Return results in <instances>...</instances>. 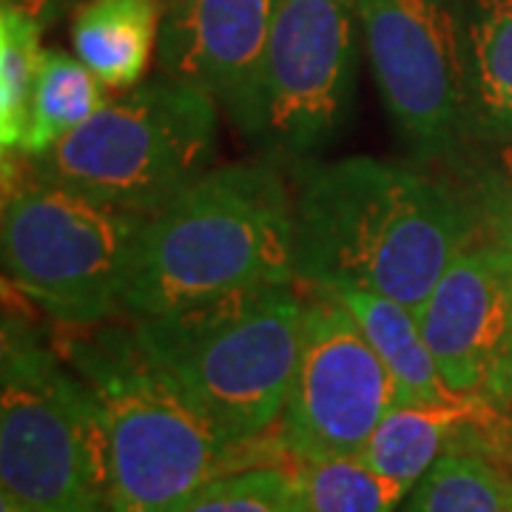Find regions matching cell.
<instances>
[{
    "instance_id": "obj_10",
    "label": "cell",
    "mask_w": 512,
    "mask_h": 512,
    "mask_svg": "<svg viewBox=\"0 0 512 512\" xmlns=\"http://www.w3.org/2000/svg\"><path fill=\"white\" fill-rule=\"evenodd\" d=\"M359 0H279L262 80V137L308 154L342 128L353 94Z\"/></svg>"
},
{
    "instance_id": "obj_22",
    "label": "cell",
    "mask_w": 512,
    "mask_h": 512,
    "mask_svg": "<svg viewBox=\"0 0 512 512\" xmlns=\"http://www.w3.org/2000/svg\"><path fill=\"white\" fill-rule=\"evenodd\" d=\"M470 205L478 231L512 256V143L495 151L493 163L478 177Z\"/></svg>"
},
{
    "instance_id": "obj_2",
    "label": "cell",
    "mask_w": 512,
    "mask_h": 512,
    "mask_svg": "<svg viewBox=\"0 0 512 512\" xmlns=\"http://www.w3.org/2000/svg\"><path fill=\"white\" fill-rule=\"evenodd\" d=\"M57 342L94 390L109 433L106 512H183L205 484L239 467L288 461L279 439L239 447L157 365L126 325L66 328Z\"/></svg>"
},
{
    "instance_id": "obj_15",
    "label": "cell",
    "mask_w": 512,
    "mask_h": 512,
    "mask_svg": "<svg viewBox=\"0 0 512 512\" xmlns=\"http://www.w3.org/2000/svg\"><path fill=\"white\" fill-rule=\"evenodd\" d=\"M160 0H86L72 18V46L109 89L128 92L146 77L160 43Z\"/></svg>"
},
{
    "instance_id": "obj_25",
    "label": "cell",
    "mask_w": 512,
    "mask_h": 512,
    "mask_svg": "<svg viewBox=\"0 0 512 512\" xmlns=\"http://www.w3.org/2000/svg\"><path fill=\"white\" fill-rule=\"evenodd\" d=\"M498 470H501V467H498ZM501 476H504V493H507V501H510L512 507V476L510 473H504V470H501Z\"/></svg>"
},
{
    "instance_id": "obj_24",
    "label": "cell",
    "mask_w": 512,
    "mask_h": 512,
    "mask_svg": "<svg viewBox=\"0 0 512 512\" xmlns=\"http://www.w3.org/2000/svg\"><path fill=\"white\" fill-rule=\"evenodd\" d=\"M0 512H26L18 501H12L9 495H0Z\"/></svg>"
},
{
    "instance_id": "obj_12",
    "label": "cell",
    "mask_w": 512,
    "mask_h": 512,
    "mask_svg": "<svg viewBox=\"0 0 512 512\" xmlns=\"http://www.w3.org/2000/svg\"><path fill=\"white\" fill-rule=\"evenodd\" d=\"M276 9L279 0H174L160 26V72L208 94L248 134H262V80Z\"/></svg>"
},
{
    "instance_id": "obj_18",
    "label": "cell",
    "mask_w": 512,
    "mask_h": 512,
    "mask_svg": "<svg viewBox=\"0 0 512 512\" xmlns=\"http://www.w3.org/2000/svg\"><path fill=\"white\" fill-rule=\"evenodd\" d=\"M308 512H399L410 487L367 467L359 456L288 458Z\"/></svg>"
},
{
    "instance_id": "obj_5",
    "label": "cell",
    "mask_w": 512,
    "mask_h": 512,
    "mask_svg": "<svg viewBox=\"0 0 512 512\" xmlns=\"http://www.w3.org/2000/svg\"><path fill=\"white\" fill-rule=\"evenodd\" d=\"M0 484L26 512H106L109 433L94 390L35 333L3 330Z\"/></svg>"
},
{
    "instance_id": "obj_7",
    "label": "cell",
    "mask_w": 512,
    "mask_h": 512,
    "mask_svg": "<svg viewBox=\"0 0 512 512\" xmlns=\"http://www.w3.org/2000/svg\"><path fill=\"white\" fill-rule=\"evenodd\" d=\"M3 271L9 285L63 328L123 316L128 259L146 217L40 180L3 154Z\"/></svg>"
},
{
    "instance_id": "obj_17",
    "label": "cell",
    "mask_w": 512,
    "mask_h": 512,
    "mask_svg": "<svg viewBox=\"0 0 512 512\" xmlns=\"http://www.w3.org/2000/svg\"><path fill=\"white\" fill-rule=\"evenodd\" d=\"M106 83L80 60L60 49H43L37 69L29 137L20 157H40L74 128L89 123L109 103Z\"/></svg>"
},
{
    "instance_id": "obj_14",
    "label": "cell",
    "mask_w": 512,
    "mask_h": 512,
    "mask_svg": "<svg viewBox=\"0 0 512 512\" xmlns=\"http://www.w3.org/2000/svg\"><path fill=\"white\" fill-rule=\"evenodd\" d=\"M461 23L467 63V126L512 143V0H467Z\"/></svg>"
},
{
    "instance_id": "obj_13",
    "label": "cell",
    "mask_w": 512,
    "mask_h": 512,
    "mask_svg": "<svg viewBox=\"0 0 512 512\" xmlns=\"http://www.w3.org/2000/svg\"><path fill=\"white\" fill-rule=\"evenodd\" d=\"M504 413L510 410L473 396L424 404L399 402L373 430L359 458L376 473L413 490L447 453L467 450L481 456V444Z\"/></svg>"
},
{
    "instance_id": "obj_9",
    "label": "cell",
    "mask_w": 512,
    "mask_h": 512,
    "mask_svg": "<svg viewBox=\"0 0 512 512\" xmlns=\"http://www.w3.org/2000/svg\"><path fill=\"white\" fill-rule=\"evenodd\" d=\"M367 55L393 126L421 157H444L467 126L461 23L441 0H359Z\"/></svg>"
},
{
    "instance_id": "obj_11",
    "label": "cell",
    "mask_w": 512,
    "mask_h": 512,
    "mask_svg": "<svg viewBox=\"0 0 512 512\" xmlns=\"http://www.w3.org/2000/svg\"><path fill=\"white\" fill-rule=\"evenodd\" d=\"M444 384L512 410V256L481 231L416 311Z\"/></svg>"
},
{
    "instance_id": "obj_21",
    "label": "cell",
    "mask_w": 512,
    "mask_h": 512,
    "mask_svg": "<svg viewBox=\"0 0 512 512\" xmlns=\"http://www.w3.org/2000/svg\"><path fill=\"white\" fill-rule=\"evenodd\" d=\"M183 512H308L288 461L251 464L214 478Z\"/></svg>"
},
{
    "instance_id": "obj_23",
    "label": "cell",
    "mask_w": 512,
    "mask_h": 512,
    "mask_svg": "<svg viewBox=\"0 0 512 512\" xmlns=\"http://www.w3.org/2000/svg\"><path fill=\"white\" fill-rule=\"evenodd\" d=\"M86 0H3V6H15V9H23V12H29L32 18H37L43 23V29L57 20L66 9H72V6H83Z\"/></svg>"
},
{
    "instance_id": "obj_19",
    "label": "cell",
    "mask_w": 512,
    "mask_h": 512,
    "mask_svg": "<svg viewBox=\"0 0 512 512\" xmlns=\"http://www.w3.org/2000/svg\"><path fill=\"white\" fill-rule=\"evenodd\" d=\"M43 23L29 12L0 9V146L3 154H23L32 120Z\"/></svg>"
},
{
    "instance_id": "obj_16",
    "label": "cell",
    "mask_w": 512,
    "mask_h": 512,
    "mask_svg": "<svg viewBox=\"0 0 512 512\" xmlns=\"http://www.w3.org/2000/svg\"><path fill=\"white\" fill-rule=\"evenodd\" d=\"M328 291L336 293L356 316V322L362 325L370 345L376 348L390 376L396 379L402 404L456 399L458 393H453L441 379L436 359L421 336L419 316L413 308H407L384 293L356 288V285H339Z\"/></svg>"
},
{
    "instance_id": "obj_8",
    "label": "cell",
    "mask_w": 512,
    "mask_h": 512,
    "mask_svg": "<svg viewBox=\"0 0 512 512\" xmlns=\"http://www.w3.org/2000/svg\"><path fill=\"white\" fill-rule=\"evenodd\" d=\"M399 402L396 379L348 305L308 285L299 362L276 427L288 458L359 456Z\"/></svg>"
},
{
    "instance_id": "obj_1",
    "label": "cell",
    "mask_w": 512,
    "mask_h": 512,
    "mask_svg": "<svg viewBox=\"0 0 512 512\" xmlns=\"http://www.w3.org/2000/svg\"><path fill=\"white\" fill-rule=\"evenodd\" d=\"M293 205L302 282L379 291L413 311L478 234L470 200L419 168L376 157L316 168Z\"/></svg>"
},
{
    "instance_id": "obj_6",
    "label": "cell",
    "mask_w": 512,
    "mask_h": 512,
    "mask_svg": "<svg viewBox=\"0 0 512 512\" xmlns=\"http://www.w3.org/2000/svg\"><path fill=\"white\" fill-rule=\"evenodd\" d=\"M217 103L174 80H154L109 100L89 123L29 171L92 200L148 217L211 171Z\"/></svg>"
},
{
    "instance_id": "obj_3",
    "label": "cell",
    "mask_w": 512,
    "mask_h": 512,
    "mask_svg": "<svg viewBox=\"0 0 512 512\" xmlns=\"http://www.w3.org/2000/svg\"><path fill=\"white\" fill-rule=\"evenodd\" d=\"M296 274V205L268 165H225L148 214L128 259L123 316L148 319Z\"/></svg>"
},
{
    "instance_id": "obj_20",
    "label": "cell",
    "mask_w": 512,
    "mask_h": 512,
    "mask_svg": "<svg viewBox=\"0 0 512 512\" xmlns=\"http://www.w3.org/2000/svg\"><path fill=\"white\" fill-rule=\"evenodd\" d=\"M399 512H512V507L493 461L456 450L421 478Z\"/></svg>"
},
{
    "instance_id": "obj_4",
    "label": "cell",
    "mask_w": 512,
    "mask_h": 512,
    "mask_svg": "<svg viewBox=\"0 0 512 512\" xmlns=\"http://www.w3.org/2000/svg\"><path fill=\"white\" fill-rule=\"evenodd\" d=\"M308 285L293 279L128 319L148 356L239 447L274 439L302 348Z\"/></svg>"
}]
</instances>
